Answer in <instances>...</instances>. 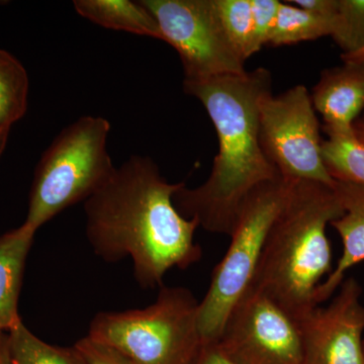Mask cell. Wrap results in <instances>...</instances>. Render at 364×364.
I'll use <instances>...</instances> for the list:
<instances>
[{
    "instance_id": "6da1fadb",
    "label": "cell",
    "mask_w": 364,
    "mask_h": 364,
    "mask_svg": "<svg viewBox=\"0 0 364 364\" xmlns=\"http://www.w3.org/2000/svg\"><path fill=\"white\" fill-rule=\"evenodd\" d=\"M186 182L170 183L152 158L134 155L85 202V234L93 252L107 262L131 258L144 289L163 286L173 268L202 259L196 220L186 219L173 196Z\"/></svg>"
},
{
    "instance_id": "7a4b0ae2",
    "label": "cell",
    "mask_w": 364,
    "mask_h": 364,
    "mask_svg": "<svg viewBox=\"0 0 364 364\" xmlns=\"http://www.w3.org/2000/svg\"><path fill=\"white\" fill-rule=\"evenodd\" d=\"M183 88L205 107L217 131L219 152L207 181L195 188L186 184L174 195V205L205 231L230 237L254 191L280 176L259 139V105L272 92V75L257 68L243 75L184 80Z\"/></svg>"
},
{
    "instance_id": "3957f363",
    "label": "cell",
    "mask_w": 364,
    "mask_h": 364,
    "mask_svg": "<svg viewBox=\"0 0 364 364\" xmlns=\"http://www.w3.org/2000/svg\"><path fill=\"white\" fill-rule=\"evenodd\" d=\"M343 214L333 186L294 181L270 228L249 291L264 294L296 321L318 306L316 291L333 270L326 230Z\"/></svg>"
},
{
    "instance_id": "277c9868",
    "label": "cell",
    "mask_w": 364,
    "mask_h": 364,
    "mask_svg": "<svg viewBox=\"0 0 364 364\" xmlns=\"http://www.w3.org/2000/svg\"><path fill=\"white\" fill-rule=\"evenodd\" d=\"M111 130L105 117L83 116L55 136L36 167L23 224L38 231L107 183L117 168L107 149Z\"/></svg>"
},
{
    "instance_id": "5b68a950",
    "label": "cell",
    "mask_w": 364,
    "mask_h": 364,
    "mask_svg": "<svg viewBox=\"0 0 364 364\" xmlns=\"http://www.w3.org/2000/svg\"><path fill=\"white\" fill-rule=\"evenodd\" d=\"M198 306L186 287L163 284L146 308L97 314L87 337L136 364H193L203 345Z\"/></svg>"
},
{
    "instance_id": "8992f818",
    "label": "cell",
    "mask_w": 364,
    "mask_h": 364,
    "mask_svg": "<svg viewBox=\"0 0 364 364\" xmlns=\"http://www.w3.org/2000/svg\"><path fill=\"white\" fill-rule=\"evenodd\" d=\"M294 182L282 176L268 181L244 205L230 235L229 248L213 270L210 287L198 306L203 343L220 339L230 314L250 289L270 228Z\"/></svg>"
},
{
    "instance_id": "52a82bcc",
    "label": "cell",
    "mask_w": 364,
    "mask_h": 364,
    "mask_svg": "<svg viewBox=\"0 0 364 364\" xmlns=\"http://www.w3.org/2000/svg\"><path fill=\"white\" fill-rule=\"evenodd\" d=\"M318 129L312 97L305 86H294L277 97L269 92L261 100V148L284 178L334 186L323 161Z\"/></svg>"
},
{
    "instance_id": "ba28073f",
    "label": "cell",
    "mask_w": 364,
    "mask_h": 364,
    "mask_svg": "<svg viewBox=\"0 0 364 364\" xmlns=\"http://www.w3.org/2000/svg\"><path fill=\"white\" fill-rule=\"evenodd\" d=\"M163 42L181 57L184 80L245 74V60L228 38L215 0H142Z\"/></svg>"
},
{
    "instance_id": "9c48e42d",
    "label": "cell",
    "mask_w": 364,
    "mask_h": 364,
    "mask_svg": "<svg viewBox=\"0 0 364 364\" xmlns=\"http://www.w3.org/2000/svg\"><path fill=\"white\" fill-rule=\"evenodd\" d=\"M217 342L237 364H304L298 321L251 289L230 314Z\"/></svg>"
},
{
    "instance_id": "30bf717a",
    "label": "cell",
    "mask_w": 364,
    "mask_h": 364,
    "mask_svg": "<svg viewBox=\"0 0 364 364\" xmlns=\"http://www.w3.org/2000/svg\"><path fill=\"white\" fill-rule=\"evenodd\" d=\"M327 306H315L298 321L304 364H364L363 287L345 277Z\"/></svg>"
},
{
    "instance_id": "8fae6325",
    "label": "cell",
    "mask_w": 364,
    "mask_h": 364,
    "mask_svg": "<svg viewBox=\"0 0 364 364\" xmlns=\"http://www.w3.org/2000/svg\"><path fill=\"white\" fill-rule=\"evenodd\" d=\"M311 97L324 119L325 133L351 131L364 109V60H348L323 71Z\"/></svg>"
},
{
    "instance_id": "7c38bea8",
    "label": "cell",
    "mask_w": 364,
    "mask_h": 364,
    "mask_svg": "<svg viewBox=\"0 0 364 364\" xmlns=\"http://www.w3.org/2000/svg\"><path fill=\"white\" fill-rule=\"evenodd\" d=\"M333 188L344 208V214L330 225L341 238L343 251L336 267L316 291V306L331 298L346 277V272L364 261V186L334 181Z\"/></svg>"
},
{
    "instance_id": "4fadbf2b",
    "label": "cell",
    "mask_w": 364,
    "mask_h": 364,
    "mask_svg": "<svg viewBox=\"0 0 364 364\" xmlns=\"http://www.w3.org/2000/svg\"><path fill=\"white\" fill-rule=\"evenodd\" d=\"M36 230L26 224L0 236V318L11 327L20 318L18 301L26 260Z\"/></svg>"
},
{
    "instance_id": "5bb4252c",
    "label": "cell",
    "mask_w": 364,
    "mask_h": 364,
    "mask_svg": "<svg viewBox=\"0 0 364 364\" xmlns=\"http://www.w3.org/2000/svg\"><path fill=\"white\" fill-rule=\"evenodd\" d=\"M73 6L79 16L102 28L163 41L156 18L142 1L75 0Z\"/></svg>"
},
{
    "instance_id": "9a60e30c",
    "label": "cell",
    "mask_w": 364,
    "mask_h": 364,
    "mask_svg": "<svg viewBox=\"0 0 364 364\" xmlns=\"http://www.w3.org/2000/svg\"><path fill=\"white\" fill-rule=\"evenodd\" d=\"M6 333L11 364H88L75 346H55L43 341L21 318Z\"/></svg>"
},
{
    "instance_id": "2e32d148",
    "label": "cell",
    "mask_w": 364,
    "mask_h": 364,
    "mask_svg": "<svg viewBox=\"0 0 364 364\" xmlns=\"http://www.w3.org/2000/svg\"><path fill=\"white\" fill-rule=\"evenodd\" d=\"M334 18L310 13L291 2H282L267 45H294L331 36Z\"/></svg>"
},
{
    "instance_id": "e0dca14e",
    "label": "cell",
    "mask_w": 364,
    "mask_h": 364,
    "mask_svg": "<svg viewBox=\"0 0 364 364\" xmlns=\"http://www.w3.org/2000/svg\"><path fill=\"white\" fill-rule=\"evenodd\" d=\"M322 157L326 169L334 181L364 186V144L354 135L353 129L345 132H326Z\"/></svg>"
},
{
    "instance_id": "ac0fdd59",
    "label": "cell",
    "mask_w": 364,
    "mask_h": 364,
    "mask_svg": "<svg viewBox=\"0 0 364 364\" xmlns=\"http://www.w3.org/2000/svg\"><path fill=\"white\" fill-rule=\"evenodd\" d=\"M30 78L20 60L0 49V127L11 129L28 111Z\"/></svg>"
},
{
    "instance_id": "d6986e66",
    "label": "cell",
    "mask_w": 364,
    "mask_h": 364,
    "mask_svg": "<svg viewBox=\"0 0 364 364\" xmlns=\"http://www.w3.org/2000/svg\"><path fill=\"white\" fill-rule=\"evenodd\" d=\"M218 14L228 38L247 60L259 52L255 42V28L251 0H215Z\"/></svg>"
},
{
    "instance_id": "ffe728a7",
    "label": "cell",
    "mask_w": 364,
    "mask_h": 364,
    "mask_svg": "<svg viewBox=\"0 0 364 364\" xmlns=\"http://www.w3.org/2000/svg\"><path fill=\"white\" fill-rule=\"evenodd\" d=\"M330 37L343 51L342 59H355L364 52V0H338Z\"/></svg>"
},
{
    "instance_id": "44dd1931",
    "label": "cell",
    "mask_w": 364,
    "mask_h": 364,
    "mask_svg": "<svg viewBox=\"0 0 364 364\" xmlns=\"http://www.w3.org/2000/svg\"><path fill=\"white\" fill-rule=\"evenodd\" d=\"M255 28V42L259 51L267 45L282 2L279 0H251Z\"/></svg>"
},
{
    "instance_id": "7402d4cb",
    "label": "cell",
    "mask_w": 364,
    "mask_h": 364,
    "mask_svg": "<svg viewBox=\"0 0 364 364\" xmlns=\"http://www.w3.org/2000/svg\"><path fill=\"white\" fill-rule=\"evenodd\" d=\"M74 346L88 364H136L111 347L97 343L87 336L79 340Z\"/></svg>"
},
{
    "instance_id": "603a6c76",
    "label": "cell",
    "mask_w": 364,
    "mask_h": 364,
    "mask_svg": "<svg viewBox=\"0 0 364 364\" xmlns=\"http://www.w3.org/2000/svg\"><path fill=\"white\" fill-rule=\"evenodd\" d=\"M193 364H237L223 351L219 343L205 342Z\"/></svg>"
},
{
    "instance_id": "cb8c5ba5",
    "label": "cell",
    "mask_w": 364,
    "mask_h": 364,
    "mask_svg": "<svg viewBox=\"0 0 364 364\" xmlns=\"http://www.w3.org/2000/svg\"><path fill=\"white\" fill-rule=\"evenodd\" d=\"M289 2L306 11L326 18H334L338 6V0H296Z\"/></svg>"
},
{
    "instance_id": "d4e9b609",
    "label": "cell",
    "mask_w": 364,
    "mask_h": 364,
    "mask_svg": "<svg viewBox=\"0 0 364 364\" xmlns=\"http://www.w3.org/2000/svg\"><path fill=\"white\" fill-rule=\"evenodd\" d=\"M0 364H11L6 332L0 333Z\"/></svg>"
},
{
    "instance_id": "484cf974",
    "label": "cell",
    "mask_w": 364,
    "mask_h": 364,
    "mask_svg": "<svg viewBox=\"0 0 364 364\" xmlns=\"http://www.w3.org/2000/svg\"><path fill=\"white\" fill-rule=\"evenodd\" d=\"M9 132H11V129L0 127V158L6 152L7 143H9Z\"/></svg>"
},
{
    "instance_id": "4316f807",
    "label": "cell",
    "mask_w": 364,
    "mask_h": 364,
    "mask_svg": "<svg viewBox=\"0 0 364 364\" xmlns=\"http://www.w3.org/2000/svg\"><path fill=\"white\" fill-rule=\"evenodd\" d=\"M354 135L356 138L364 144V121L363 119H358L353 124Z\"/></svg>"
},
{
    "instance_id": "83f0119b",
    "label": "cell",
    "mask_w": 364,
    "mask_h": 364,
    "mask_svg": "<svg viewBox=\"0 0 364 364\" xmlns=\"http://www.w3.org/2000/svg\"><path fill=\"white\" fill-rule=\"evenodd\" d=\"M9 330V326L4 318H0V333L7 332Z\"/></svg>"
},
{
    "instance_id": "f1b7e54d",
    "label": "cell",
    "mask_w": 364,
    "mask_h": 364,
    "mask_svg": "<svg viewBox=\"0 0 364 364\" xmlns=\"http://www.w3.org/2000/svg\"><path fill=\"white\" fill-rule=\"evenodd\" d=\"M352 60H364V52L363 53V54L359 55L358 57H356L355 59ZM346 61H348V60H346Z\"/></svg>"
},
{
    "instance_id": "f546056e",
    "label": "cell",
    "mask_w": 364,
    "mask_h": 364,
    "mask_svg": "<svg viewBox=\"0 0 364 364\" xmlns=\"http://www.w3.org/2000/svg\"><path fill=\"white\" fill-rule=\"evenodd\" d=\"M363 352H364V339H363Z\"/></svg>"
},
{
    "instance_id": "4dcf8cb0",
    "label": "cell",
    "mask_w": 364,
    "mask_h": 364,
    "mask_svg": "<svg viewBox=\"0 0 364 364\" xmlns=\"http://www.w3.org/2000/svg\"><path fill=\"white\" fill-rule=\"evenodd\" d=\"M363 121H364V117H363Z\"/></svg>"
}]
</instances>
